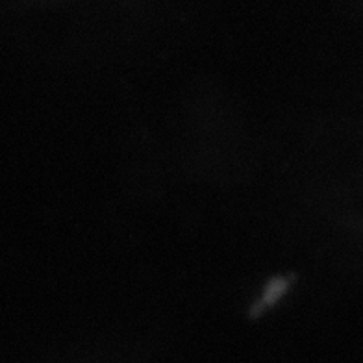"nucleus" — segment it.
Segmentation results:
<instances>
[{"mask_svg": "<svg viewBox=\"0 0 363 363\" xmlns=\"http://www.w3.org/2000/svg\"><path fill=\"white\" fill-rule=\"evenodd\" d=\"M287 287H289V280H287V278H272L271 282H269L267 289H265V293H263V296L258 301V304L252 308V317L259 315V313L267 310L269 306L277 304L278 298L286 293Z\"/></svg>", "mask_w": 363, "mask_h": 363, "instance_id": "obj_1", "label": "nucleus"}]
</instances>
